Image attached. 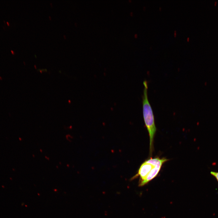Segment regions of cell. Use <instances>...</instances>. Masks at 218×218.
<instances>
[{
  "instance_id": "8992f818",
  "label": "cell",
  "mask_w": 218,
  "mask_h": 218,
  "mask_svg": "<svg viewBox=\"0 0 218 218\" xmlns=\"http://www.w3.org/2000/svg\"><path fill=\"white\" fill-rule=\"evenodd\" d=\"M7 24L8 25H9V23L8 22H7Z\"/></svg>"
},
{
  "instance_id": "5b68a950",
  "label": "cell",
  "mask_w": 218,
  "mask_h": 218,
  "mask_svg": "<svg viewBox=\"0 0 218 218\" xmlns=\"http://www.w3.org/2000/svg\"><path fill=\"white\" fill-rule=\"evenodd\" d=\"M11 52H12V54H14V51H13L11 50Z\"/></svg>"
},
{
  "instance_id": "7a4b0ae2",
  "label": "cell",
  "mask_w": 218,
  "mask_h": 218,
  "mask_svg": "<svg viewBox=\"0 0 218 218\" xmlns=\"http://www.w3.org/2000/svg\"><path fill=\"white\" fill-rule=\"evenodd\" d=\"M157 165L151 163L147 160L140 166L137 173L132 178L133 179L139 176L140 177V182L143 180L150 173L153 168Z\"/></svg>"
},
{
  "instance_id": "6da1fadb",
  "label": "cell",
  "mask_w": 218,
  "mask_h": 218,
  "mask_svg": "<svg viewBox=\"0 0 218 218\" xmlns=\"http://www.w3.org/2000/svg\"><path fill=\"white\" fill-rule=\"evenodd\" d=\"M143 84L144 87L143 97V115L144 122L149 134L150 152V155H151L153 148L154 139L156 131V127L153 111L148 100L147 82L145 81Z\"/></svg>"
},
{
  "instance_id": "277c9868",
  "label": "cell",
  "mask_w": 218,
  "mask_h": 218,
  "mask_svg": "<svg viewBox=\"0 0 218 218\" xmlns=\"http://www.w3.org/2000/svg\"><path fill=\"white\" fill-rule=\"evenodd\" d=\"M210 173L212 176L214 177L216 179L218 182V171L215 172L211 171Z\"/></svg>"
},
{
  "instance_id": "3957f363",
  "label": "cell",
  "mask_w": 218,
  "mask_h": 218,
  "mask_svg": "<svg viewBox=\"0 0 218 218\" xmlns=\"http://www.w3.org/2000/svg\"><path fill=\"white\" fill-rule=\"evenodd\" d=\"M162 165H157L152 170L150 173L142 181L140 182L139 186L142 187L147 183L155 177L159 173Z\"/></svg>"
}]
</instances>
